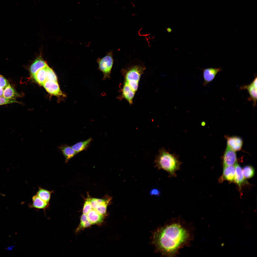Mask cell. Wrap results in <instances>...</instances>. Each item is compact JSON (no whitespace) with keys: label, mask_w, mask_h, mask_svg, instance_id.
I'll return each instance as SVG.
<instances>
[{"label":"cell","mask_w":257,"mask_h":257,"mask_svg":"<svg viewBox=\"0 0 257 257\" xmlns=\"http://www.w3.org/2000/svg\"><path fill=\"white\" fill-rule=\"evenodd\" d=\"M150 194L152 195L158 196L160 194V191L158 189L154 188L152 189L150 192Z\"/></svg>","instance_id":"28"},{"label":"cell","mask_w":257,"mask_h":257,"mask_svg":"<svg viewBox=\"0 0 257 257\" xmlns=\"http://www.w3.org/2000/svg\"><path fill=\"white\" fill-rule=\"evenodd\" d=\"M47 80H49L57 82V78L53 70L48 66L46 69Z\"/></svg>","instance_id":"25"},{"label":"cell","mask_w":257,"mask_h":257,"mask_svg":"<svg viewBox=\"0 0 257 257\" xmlns=\"http://www.w3.org/2000/svg\"><path fill=\"white\" fill-rule=\"evenodd\" d=\"M234 166L235 174L234 181L240 189L242 184L244 183L245 178L243 174L242 169L239 164L236 163Z\"/></svg>","instance_id":"14"},{"label":"cell","mask_w":257,"mask_h":257,"mask_svg":"<svg viewBox=\"0 0 257 257\" xmlns=\"http://www.w3.org/2000/svg\"><path fill=\"white\" fill-rule=\"evenodd\" d=\"M243 143L242 139L237 136L228 137L227 138V147L235 152L241 149Z\"/></svg>","instance_id":"9"},{"label":"cell","mask_w":257,"mask_h":257,"mask_svg":"<svg viewBox=\"0 0 257 257\" xmlns=\"http://www.w3.org/2000/svg\"><path fill=\"white\" fill-rule=\"evenodd\" d=\"M57 147L58 150L64 156L66 163L77 154L71 146L67 144H61Z\"/></svg>","instance_id":"10"},{"label":"cell","mask_w":257,"mask_h":257,"mask_svg":"<svg viewBox=\"0 0 257 257\" xmlns=\"http://www.w3.org/2000/svg\"><path fill=\"white\" fill-rule=\"evenodd\" d=\"M43 86L49 94L57 96H64L61 91L58 82L47 80Z\"/></svg>","instance_id":"5"},{"label":"cell","mask_w":257,"mask_h":257,"mask_svg":"<svg viewBox=\"0 0 257 257\" xmlns=\"http://www.w3.org/2000/svg\"><path fill=\"white\" fill-rule=\"evenodd\" d=\"M145 69L144 67L136 65L126 71L122 95L130 104L133 103V99L137 90L141 75Z\"/></svg>","instance_id":"2"},{"label":"cell","mask_w":257,"mask_h":257,"mask_svg":"<svg viewBox=\"0 0 257 257\" xmlns=\"http://www.w3.org/2000/svg\"><path fill=\"white\" fill-rule=\"evenodd\" d=\"M106 199H102L90 197V201L93 209H96Z\"/></svg>","instance_id":"24"},{"label":"cell","mask_w":257,"mask_h":257,"mask_svg":"<svg viewBox=\"0 0 257 257\" xmlns=\"http://www.w3.org/2000/svg\"><path fill=\"white\" fill-rule=\"evenodd\" d=\"M111 200L110 197L106 198L105 200L95 210L100 214L104 215L106 213L107 207Z\"/></svg>","instance_id":"21"},{"label":"cell","mask_w":257,"mask_h":257,"mask_svg":"<svg viewBox=\"0 0 257 257\" xmlns=\"http://www.w3.org/2000/svg\"><path fill=\"white\" fill-rule=\"evenodd\" d=\"M92 140L91 138H90L85 141L78 142L71 146L78 154L88 148Z\"/></svg>","instance_id":"16"},{"label":"cell","mask_w":257,"mask_h":257,"mask_svg":"<svg viewBox=\"0 0 257 257\" xmlns=\"http://www.w3.org/2000/svg\"><path fill=\"white\" fill-rule=\"evenodd\" d=\"M155 162L158 169L165 170L172 177L176 176V172L180 169L181 163L177 155L170 153L163 148L159 150Z\"/></svg>","instance_id":"3"},{"label":"cell","mask_w":257,"mask_h":257,"mask_svg":"<svg viewBox=\"0 0 257 257\" xmlns=\"http://www.w3.org/2000/svg\"><path fill=\"white\" fill-rule=\"evenodd\" d=\"M14 103H20L15 99H8L2 96L0 97V105Z\"/></svg>","instance_id":"26"},{"label":"cell","mask_w":257,"mask_h":257,"mask_svg":"<svg viewBox=\"0 0 257 257\" xmlns=\"http://www.w3.org/2000/svg\"><path fill=\"white\" fill-rule=\"evenodd\" d=\"M243 176L245 178H249L253 177L254 175L255 170L252 166L250 165L244 167L242 170Z\"/></svg>","instance_id":"22"},{"label":"cell","mask_w":257,"mask_h":257,"mask_svg":"<svg viewBox=\"0 0 257 257\" xmlns=\"http://www.w3.org/2000/svg\"><path fill=\"white\" fill-rule=\"evenodd\" d=\"M233 165L223 166L222 174L219 179L220 182L226 180L230 182L234 181L235 169Z\"/></svg>","instance_id":"12"},{"label":"cell","mask_w":257,"mask_h":257,"mask_svg":"<svg viewBox=\"0 0 257 257\" xmlns=\"http://www.w3.org/2000/svg\"><path fill=\"white\" fill-rule=\"evenodd\" d=\"M188 232L180 224L174 223L159 229L153 235V242L158 250L168 256L176 255L190 239Z\"/></svg>","instance_id":"1"},{"label":"cell","mask_w":257,"mask_h":257,"mask_svg":"<svg viewBox=\"0 0 257 257\" xmlns=\"http://www.w3.org/2000/svg\"><path fill=\"white\" fill-rule=\"evenodd\" d=\"M257 77L256 76L252 83L248 85L243 86L240 88L242 89H246L250 95L249 100L253 102V105H256L257 101Z\"/></svg>","instance_id":"8"},{"label":"cell","mask_w":257,"mask_h":257,"mask_svg":"<svg viewBox=\"0 0 257 257\" xmlns=\"http://www.w3.org/2000/svg\"><path fill=\"white\" fill-rule=\"evenodd\" d=\"M90 197L88 196L85 200L83 208V213L86 215L93 209L90 201Z\"/></svg>","instance_id":"23"},{"label":"cell","mask_w":257,"mask_h":257,"mask_svg":"<svg viewBox=\"0 0 257 257\" xmlns=\"http://www.w3.org/2000/svg\"><path fill=\"white\" fill-rule=\"evenodd\" d=\"M222 70V68L220 67L216 68H208L203 69V75L204 80L203 84V86H206L208 83L212 81L217 73Z\"/></svg>","instance_id":"6"},{"label":"cell","mask_w":257,"mask_h":257,"mask_svg":"<svg viewBox=\"0 0 257 257\" xmlns=\"http://www.w3.org/2000/svg\"><path fill=\"white\" fill-rule=\"evenodd\" d=\"M113 54L112 51L107 53L106 55L103 58L98 57L96 61L98 64V69L103 73V80L107 78H109L112 67L114 59Z\"/></svg>","instance_id":"4"},{"label":"cell","mask_w":257,"mask_h":257,"mask_svg":"<svg viewBox=\"0 0 257 257\" xmlns=\"http://www.w3.org/2000/svg\"><path fill=\"white\" fill-rule=\"evenodd\" d=\"M4 90L3 89L0 88V97L2 96Z\"/></svg>","instance_id":"29"},{"label":"cell","mask_w":257,"mask_h":257,"mask_svg":"<svg viewBox=\"0 0 257 257\" xmlns=\"http://www.w3.org/2000/svg\"><path fill=\"white\" fill-rule=\"evenodd\" d=\"M54 192V190L49 191L39 186L36 195L44 201L49 203L51 194Z\"/></svg>","instance_id":"19"},{"label":"cell","mask_w":257,"mask_h":257,"mask_svg":"<svg viewBox=\"0 0 257 257\" xmlns=\"http://www.w3.org/2000/svg\"><path fill=\"white\" fill-rule=\"evenodd\" d=\"M48 66L39 70L33 77L36 82L42 86L47 80L46 69Z\"/></svg>","instance_id":"17"},{"label":"cell","mask_w":257,"mask_h":257,"mask_svg":"<svg viewBox=\"0 0 257 257\" xmlns=\"http://www.w3.org/2000/svg\"><path fill=\"white\" fill-rule=\"evenodd\" d=\"M237 159L236 152L227 147L223 157V166L234 165Z\"/></svg>","instance_id":"7"},{"label":"cell","mask_w":257,"mask_h":257,"mask_svg":"<svg viewBox=\"0 0 257 257\" xmlns=\"http://www.w3.org/2000/svg\"><path fill=\"white\" fill-rule=\"evenodd\" d=\"M80 221V224L76 230L78 231L82 228L88 227L91 225L86 214L83 213L81 217Z\"/></svg>","instance_id":"20"},{"label":"cell","mask_w":257,"mask_h":257,"mask_svg":"<svg viewBox=\"0 0 257 257\" xmlns=\"http://www.w3.org/2000/svg\"><path fill=\"white\" fill-rule=\"evenodd\" d=\"M48 65L41 55L38 57L33 62L30 67L29 70L31 75L33 77L39 69Z\"/></svg>","instance_id":"11"},{"label":"cell","mask_w":257,"mask_h":257,"mask_svg":"<svg viewBox=\"0 0 257 257\" xmlns=\"http://www.w3.org/2000/svg\"><path fill=\"white\" fill-rule=\"evenodd\" d=\"M9 84L6 79L3 76L0 75V88H5Z\"/></svg>","instance_id":"27"},{"label":"cell","mask_w":257,"mask_h":257,"mask_svg":"<svg viewBox=\"0 0 257 257\" xmlns=\"http://www.w3.org/2000/svg\"><path fill=\"white\" fill-rule=\"evenodd\" d=\"M4 90L2 96L8 99H15L20 97V95L15 90L11 85L9 84Z\"/></svg>","instance_id":"18"},{"label":"cell","mask_w":257,"mask_h":257,"mask_svg":"<svg viewBox=\"0 0 257 257\" xmlns=\"http://www.w3.org/2000/svg\"><path fill=\"white\" fill-rule=\"evenodd\" d=\"M87 215L91 225L100 223L103 222L104 218V215L100 214L96 210L93 209Z\"/></svg>","instance_id":"15"},{"label":"cell","mask_w":257,"mask_h":257,"mask_svg":"<svg viewBox=\"0 0 257 257\" xmlns=\"http://www.w3.org/2000/svg\"><path fill=\"white\" fill-rule=\"evenodd\" d=\"M32 203L28 204V206L30 208L37 209H42L45 210L48 208L49 203L44 201L36 195L33 196L32 198Z\"/></svg>","instance_id":"13"}]
</instances>
